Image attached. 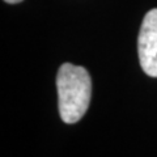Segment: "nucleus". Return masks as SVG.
<instances>
[{"label": "nucleus", "instance_id": "f257e3e1", "mask_svg": "<svg viewBox=\"0 0 157 157\" xmlns=\"http://www.w3.org/2000/svg\"><path fill=\"white\" fill-rule=\"evenodd\" d=\"M56 89L59 114L64 123H77L86 113L92 98V78L84 67L63 63L58 70Z\"/></svg>", "mask_w": 157, "mask_h": 157}, {"label": "nucleus", "instance_id": "f03ea898", "mask_svg": "<svg viewBox=\"0 0 157 157\" xmlns=\"http://www.w3.org/2000/svg\"><path fill=\"white\" fill-rule=\"evenodd\" d=\"M137 55L141 70L151 77H157V8L144 16L137 37Z\"/></svg>", "mask_w": 157, "mask_h": 157}, {"label": "nucleus", "instance_id": "7ed1b4c3", "mask_svg": "<svg viewBox=\"0 0 157 157\" xmlns=\"http://www.w3.org/2000/svg\"><path fill=\"white\" fill-rule=\"evenodd\" d=\"M4 2L8 4H18V3H21L22 0H4Z\"/></svg>", "mask_w": 157, "mask_h": 157}]
</instances>
